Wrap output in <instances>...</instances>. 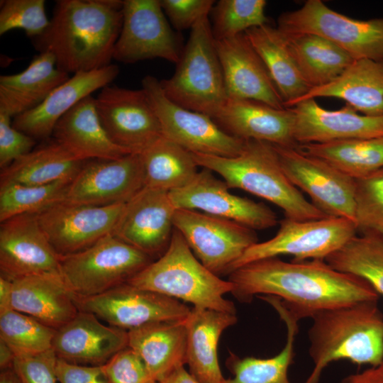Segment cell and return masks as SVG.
Returning <instances> with one entry per match:
<instances>
[{
    "mask_svg": "<svg viewBox=\"0 0 383 383\" xmlns=\"http://www.w3.org/2000/svg\"><path fill=\"white\" fill-rule=\"evenodd\" d=\"M309 353L313 370L304 383H318L333 361L379 366L383 361V315L377 301L324 310L313 317Z\"/></svg>",
    "mask_w": 383,
    "mask_h": 383,
    "instance_id": "3957f363",
    "label": "cell"
},
{
    "mask_svg": "<svg viewBox=\"0 0 383 383\" xmlns=\"http://www.w3.org/2000/svg\"><path fill=\"white\" fill-rule=\"evenodd\" d=\"M70 74L49 52H39L23 71L0 77V112L16 117L38 106Z\"/></svg>",
    "mask_w": 383,
    "mask_h": 383,
    "instance_id": "f1b7e54d",
    "label": "cell"
},
{
    "mask_svg": "<svg viewBox=\"0 0 383 383\" xmlns=\"http://www.w3.org/2000/svg\"><path fill=\"white\" fill-rule=\"evenodd\" d=\"M284 34L294 62L311 89L331 83L355 60L321 36L310 33Z\"/></svg>",
    "mask_w": 383,
    "mask_h": 383,
    "instance_id": "e575fe53",
    "label": "cell"
},
{
    "mask_svg": "<svg viewBox=\"0 0 383 383\" xmlns=\"http://www.w3.org/2000/svg\"><path fill=\"white\" fill-rule=\"evenodd\" d=\"M192 156L198 166L221 175L229 189H241L274 204L287 218L309 221L328 217L289 181L272 144L248 140L243 152L234 157L198 153Z\"/></svg>",
    "mask_w": 383,
    "mask_h": 383,
    "instance_id": "277c9868",
    "label": "cell"
},
{
    "mask_svg": "<svg viewBox=\"0 0 383 383\" xmlns=\"http://www.w3.org/2000/svg\"><path fill=\"white\" fill-rule=\"evenodd\" d=\"M325 261L333 269L367 281L383 295V236L363 232L355 235Z\"/></svg>",
    "mask_w": 383,
    "mask_h": 383,
    "instance_id": "74e56055",
    "label": "cell"
},
{
    "mask_svg": "<svg viewBox=\"0 0 383 383\" xmlns=\"http://www.w3.org/2000/svg\"><path fill=\"white\" fill-rule=\"evenodd\" d=\"M274 146L286 176L317 208L328 216L355 223L354 179L296 148Z\"/></svg>",
    "mask_w": 383,
    "mask_h": 383,
    "instance_id": "9a60e30c",
    "label": "cell"
},
{
    "mask_svg": "<svg viewBox=\"0 0 383 383\" xmlns=\"http://www.w3.org/2000/svg\"><path fill=\"white\" fill-rule=\"evenodd\" d=\"M0 383H22L13 367L1 370Z\"/></svg>",
    "mask_w": 383,
    "mask_h": 383,
    "instance_id": "db71d44e",
    "label": "cell"
},
{
    "mask_svg": "<svg viewBox=\"0 0 383 383\" xmlns=\"http://www.w3.org/2000/svg\"><path fill=\"white\" fill-rule=\"evenodd\" d=\"M56 375L60 383H109L101 366H85L57 358Z\"/></svg>",
    "mask_w": 383,
    "mask_h": 383,
    "instance_id": "c3c4849f",
    "label": "cell"
},
{
    "mask_svg": "<svg viewBox=\"0 0 383 383\" xmlns=\"http://www.w3.org/2000/svg\"><path fill=\"white\" fill-rule=\"evenodd\" d=\"M125 205L91 206L63 201L36 216L55 250L65 256L87 249L112 233Z\"/></svg>",
    "mask_w": 383,
    "mask_h": 383,
    "instance_id": "2e32d148",
    "label": "cell"
},
{
    "mask_svg": "<svg viewBox=\"0 0 383 383\" xmlns=\"http://www.w3.org/2000/svg\"><path fill=\"white\" fill-rule=\"evenodd\" d=\"M265 301L274 308L286 324L285 345L277 355L269 358H241L231 353L226 365L233 377L226 379L224 383H292L288 377V370L294 358L299 319L281 304L277 297L268 296Z\"/></svg>",
    "mask_w": 383,
    "mask_h": 383,
    "instance_id": "836d02e7",
    "label": "cell"
},
{
    "mask_svg": "<svg viewBox=\"0 0 383 383\" xmlns=\"http://www.w3.org/2000/svg\"><path fill=\"white\" fill-rule=\"evenodd\" d=\"M56 330L14 309L0 313V339L15 357L35 355L52 349Z\"/></svg>",
    "mask_w": 383,
    "mask_h": 383,
    "instance_id": "ab89813d",
    "label": "cell"
},
{
    "mask_svg": "<svg viewBox=\"0 0 383 383\" xmlns=\"http://www.w3.org/2000/svg\"><path fill=\"white\" fill-rule=\"evenodd\" d=\"M173 223L197 259L218 276L229 274L245 251L257 243L254 230L196 210L177 209Z\"/></svg>",
    "mask_w": 383,
    "mask_h": 383,
    "instance_id": "8fae6325",
    "label": "cell"
},
{
    "mask_svg": "<svg viewBox=\"0 0 383 383\" xmlns=\"http://www.w3.org/2000/svg\"><path fill=\"white\" fill-rule=\"evenodd\" d=\"M355 181L357 229L383 236V167Z\"/></svg>",
    "mask_w": 383,
    "mask_h": 383,
    "instance_id": "b9f144b4",
    "label": "cell"
},
{
    "mask_svg": "<svg viewBox=\"0 0 383 383\" xmlns=\"http://www.w3.org/2000/svg\"><path fill=\"white\" fill-rule=\"evenodd\" d=\"M72 182L45 185L0 184L1 223L22 214H37L65 200Z\"/></svg>",
    "mask_w": 383,
    "mask_h": 383,
    "instance_id": "f35d334b",
    "label": "cell"
},
{
    "mask_svg": "<svg viewBox=\"0 0 383 383\" xmlns=\"http://www.w3.org/2000/svg\"><path fill=\"white\" fill-rule=\"evenodd\" d=\"M95 101L109 138L130 152L141 154L163 136L159 119L143 89L108 85Z\"/></svg>",
    "mask_w": 383,
    "mask_h": 383,
    "instance_id": "5bb4252c",
    "label": "cell"
},
{
    "mask_svg": "<svg viewBox=\"0 0 383 383\" xmlns=\"http://www.w3.org/2000/svg\"><path fill=\"white\" fill-rule=\"evenodd\" d=\"M265 0H220L211 9V33L215 40L244 33L254 27L267 24Z\"/></svg>",
    "mask_w": 383,
    "mask_h": 383,
    "instance_id": "60d3db41",
    "label": "cell"
},
{
    "mask_svg": "<svg viewBox=\"0 0 383 383\" xmlns=\"http://www.w3.org/2000/svg\"><path fill=\"white\" fill-rule=\"evenodd\" d=\"M157 383H201L194 378L184 367H180L172 372Z\"/></svg>",
    "mask_w": 383,
    "mask_h": 383,
    "instance_id": "816d5d0a",
    "label": "cell"
},
{
    "mask_svg": "<svg viewBox=\"0 0 383 383\" xmlns=\"http://www.w3.org/2000/svg\"><path fill=\"white\" fill-rule=\"evenodd\" d=\"M244 33L265 64L284 107L294 106L311 87L294 62L286 35L268 23L248 29Z\"/></svg>",
    "mask_w": 383,
    "mask_h": 383,
    "instance_id": "1f68e13d",
    "label": "cell"
},
{
    "mask_svg": "<svg viewBox=\"0 0 383 383\" xmlns=\"http://www.w3.org/2000/svg\"><path fill=\"white\" fill-rule=\"evenodd\" d=\"M101 367L109 383H157L143 360L128 346Z\"/></svg>",
    "mask_w": 383,
    "mask_h": 383,
    "instance_id": "ee69618b",
    "label": "cell"
},
{
    "mask_svg": "<svg viewBox=\"0 0 383 383\" xmlns=\"http://www.w3.org/2000/svg\"><path fill=\"white\" fill-rule=\"evenodd\" d=\"M45 0H4L0 9V35L21 29L31 39L42 35L50 23Z\"/></svg>",
    "mask_w": 383,
    "mask_h": 383,
    "instance_id": "7bdbcfd3",
    "label": "cell"
},
{
    "mask_svg": "<svg viewBox=\"0 0 383 383\" xmlns=\"http://www.w3.org/2000/svg\"><path fill=\"white\" fill-rule=\"evenodd\" d=\"M228 99H250L284 109L265 64L245 33L215 40Z\"/></svg>",
    "mask_w": 383,
    "mask_h": 383,
    "instance_id": "44dd1931",
    "label": "cell"
},
{
    "mask_svg": "<svg viewBox=\"0 0 383 383\" xmlns=\"http://www.w3.org/2000/svg\"><path fill=\"white\" fill-rule=\"evenodd\" d=\"M127 283L194 307L236 314L234 304L223 296L232 292L233 284L208 270L174 228L166 251Z\"/></svg>",
    "mask_w": 383,
    "mask_h": 383,
    "instance_id": "5b68a950",
    "label": "cell"
},
{
    "mask_svg": "<svg viewBox=\"0 0 383 383\" xmlns=\"http://www.w3.org/2000/svg\"><path fill=\"white\" fill-rule=\"evenodd\" d=\"M15 355L11 348L0 339V368L1 370L13 367Z\"/></svg>",
    "mask_w": 383,
    "mask_h": 383,
    "instance_id": "f5cc1de1",
    "label": "cell"
},
{
    "mask_svg": "<svg viewBox=\"0 0 383 383\" xmlns=\"http://www.w3.org/2000/svg\"><path fill=\"white\" fill-rule=\"evenodd\" d=\"M203 168L187 185L169 192L176 209L201 212L237 222L252 230L277 223L276 213L262 203L231 194L226 183Z\"/></svg>",
    "mask_w": 383,
    "mask_h": 383,
    "instance_id": "ac0fdd59",
    "label": "cell"
},
{
    "mask_svg": "<svg viewBox=\"0 0 383 383\" xmlns=\"http://www.w3.org/2000/svg\"><path fill=\"white\" fill-rule=\"evenodd\" d=\"M152 261L109 233L87 249L60 256V270L75 296L89 297L128 282Z\"/></svg>",
    "mask_w": 383,
    "mask_h": 383,
    "instance_id": "52a82bcc",
    "label": "cell"
},
{
    "mask_svg": "<svg viewBox=\"0 0 383 383\" xmlns=\"http://www.w3.org/2000/svg\"><path fill=\"white\" fill-rule=\"evenodd\" d=\"M236 322L235 313L194 306L184 320L187 329V364L190 374L199 382H225L217 347L223 331Z\"/></svg>",
    "mask_w": 383,
    "mask_h": 383,
    "instance_id": "83f0119b",
    "label": "cell"
},
{
    "mask_svg": "<svg viewBox=\"0 0 383 383\" xmlns=\"http://www.w3.org/2000/svg\"><path fill=\"white\" fill-rule=\"evenodd\" d=\"M11 116L0 112V167L4 169L33 150L35 140L15 128Z\"/></svg>",
    "mask_w": 383,
    "mask_h": 383,
    "instance_id": "7dc6e473",
    "label": "cell"
},
{
    "mask_svg": "<svg viewBox=\"0 0 383 383\" xmlns=\"http://www.w3.org/2000/svg\"><path fill=\"white\" fill-rule=\"evenodd\" d=\"M233 295L250 302L257 294L279 298L297 319L313 317L324 310L364 301H377L379 294L365 279L339 272L324 260L283 261L260 260L229 274Z\"/></svg>",
    "mask_w": 383,
    "mask_h": 383,
    "instance_id": "6da1fadb",
    "label": "cell"
},
{
    "mask_svg": "<svg viewBox=\"0 0 383 383\" xmlns=\"http://www.w3.org/2000/svg\"><path fill=\"white\" fill-rule=\"evenodd\" d=\"M94 314L79 311L56 330L52 350L57 357L69 363L102 366L128 347V331L105 325Z\"/></svg>",
    "mask_w": 383,
    "mask_h": 383,
    "instance_id": "7402d4cb",
    "label": "cell"
},
{
    "mask_svg": "<svg viewBox=\"0 0 383 383\" xmlns=\"http://www.w3.org/2000/svg\"><path fill=\"white\" fill-rule=\"evenodd\" d=\"M128 346L143 360L156 382L187 364L184 321H160L128 331Z\"/></svg>",
    "mask_w": 383,
    "mask_h": 383,
    "instance_id": "4dcf8cb0",
    "label": "cell"
},
{
    "mask_svg": "<svg viewBox=\"0 0 383 383\" xmlns=\"http://www.w3.org/2000/svg\"><path fill=\"white\" fill-rule=\"evenodd\" d=\"M162 9L177 30L192 29L203 17L209 16L213 0H160Z\"/></svg>",
    "mask_w": 383,
    "mask_h": 383,
    "instance_id": "bcb514c9",
    "label": "cell"
},
{
    "mask_svg": "<svg viewBox=\"0 0 383 383\" xmlns=\"http://www.w3.org/2000/svg\"><path fill=\"white\" fill-rule=\"evenodd\" d=\"M227 133L244 140H255L296 148L294 113L292 108L276 109L250 99H228L213 118Z\"/></svg>",
    "mask_w": 383,
    "mask_h": 383,
    "instance_id": "cb8c5ba5",
    "label": "cell"
},
{
    "mask_svg": "<svg viewBox=\"0 0 383 383\" xmlns=\"http://www.w3.org/2000/svg\"><path fill=\"white\" fill-rule=\"evenodd\" d=\"M12 308L55 330L79 311L61 274H41L12 280Z\"/></svg>",
    "mask_w": 383,
    "mask_h": 383,
    "instance_id": "484cf974",
    "label": "cell"
},
{
    "mask_svg": "<svg viewBox=\"0 0 383 383\" xmlns=\"http://www.w3.org/2000/svg\"><path fill=\"white\" fill-rule=\"evenodd\" d=\"M118 73L119 68L114 64L76 73L54 89L38 106L14 117L12 125L35 140L47 139L67 111L94 91L110 85Z\"/></svg>",
    "mask_w": 383,
    "mask_h": 383,
    "instance_id": "d4e9b609",
    "label": "cell"
},
{
    "mask_svg": "<svg viewBox=\"0 0 383 383\" xmlns=\"http://www.w3.org/2000/svg\"><path fill=\"white\" fill-rule=\"evenodd\" d=\"M52 136L76 158L113 160L131 154L114 144L99 120L91 95L83 99L56 123Z\"/></svg>",
    "mask_w": 383,
    "mask_h": 383,
    "instance_id": "4316f807",
    "label": "cell"
},
{
    "mask_svg": "<svg viewBox=\"0 0 383 383\" xmlns=\"http://www.w3.org/2000/svg\"><path fill=\"white\" fill-rule=\"evenodd\" d=\"M60 260L36 214L16 216L1 223V277L12 281L34 274H60Z\"/></svg>",
    "mask_w": 383,
    "mask_h": 383,
    "instance_id": "ffe728a7",
    "label": "cell"
},
{
    "mask_svg": "<svg viewBox=\"0 0 383 383\" xmlns=\"http://www.w3.org/2000/svg\"><path fill=\"white\" fill-rule=\"evenodd\" d=\"M113 59L126 64L160 58L177 63L182 51L160 0H125Z\"/></svg>",
    "mask_w": 383,
    "mask_h": 383,
    "instance_id": "4fadbf2b",
    "label": "cell"
},
{
    "mask_svg": "<svg viewBox=\"0 0 383 383\" xmlns=\"http://www.w3.org/2000/svg\"><path fill=\"white\" fill-rule=\"evenodd\" d=\"M176 208L169 192L145 187L129 201L112 234L152 258L167 249Z\"/></svg>",
    "mask_w": 383,
    "mask_h": 383,
    "instance_id": "d6986e66",
    "label": "cell"
},
{
    "mask_svg": "<svg viewBox=\"0 0 383 383\" xmlns=\"http://www.w3.org/2000/svg\"><path fill=\"white\" fill-rule=\"evenodd\" d=\"M291 108L298 145L383 136V115L366 116L348 104L338 110H327L315 99L301 101Z\"/></svg>",
    "mask_w": 383,
    "mask_h": 383,
    "instance_id": "603a6c76",
    "label": "cell"
},
{
    "mask_svg": "<svg viewBox=\"0 0 383 383\" xmlns=\"http://www.w3.org/2000/svg\"><path fill=\"white\" fill-rule=\"evenodd\" d=\"M57 360L52 348L35 355L15 357L13 368L22 383H57Z\"/></svg>",
    "mask_w": 383,
    "mask_h": 383,
    "instance_id": "f6af8a7d",
    "label": "cell"
},
{
    "mask_svg": "<svg viewBox=\"0 0 383 383\" xmlns=\"http://www.w3.org/2000/svg\"><path fill=\"white\" fill-rule=\"evenodd\" d=\"M123 1L57 0L45 32L33 38L39 52H49L67 74L111 65L120 35Z\"/></svg>",
    "mask_w": 383,
    "mask_h": 383,
    "instance_id": "7a4b0ae2",
    "label": "cell"
},
{
    "mask_svg": "<svg viewBox=\"0 0 383 383\" xmlns=\"http://www.w3.org/2000/svg\"><path fill=\"white\" fill-rule=\"evenodd\" d=\"M142 89L155 110L165 138L192 153L234 157L243 152L246 140L227 133L210 116L170 100L156 77H144Z\"/></svg>",
    "mask_w": 383,
    "mask_h": 383,
    "instance_id": "30bf717a",
    "label": "cell"
},
{
    "mask_svg": "<svg viewBox=\"0 0 383 383\" xmlns=\"http://www.w3.org/2000/svg\"><path fill=\"white\" fill-rule=\"evenodd\" d=\"M379 367L383 371V361L379 365Z\"/></svg>",
    "mask_w": 383,
    "mask_h": 383,
    "instance_id": "11a10c76",
    "label": "cell"
},
{
    "mask_svg": "<svg viewBox=\"0 0 383 383\" xmlns=\"http://www.w3.org/2000/svg\"><path fill=\"white\" fill-rule=\"evenodd\" d=\"M85 162L76 158L53 140L1 169L0 184L45 185L72 182Z\"/></svg>",
    "mask_w": 383,
    "mask_h": 383,
    "instance_id": "d6a6232c",
    "label": "cell"
},
{
    "mask_svg": "<svg viewBox=\"0 0 383 383\" xmlns=\"http://www.w3.org/2000/svg\"><path fill=\"white\" fill-rule=\"evenodd\" d=\"M277 28L285 34L321 36L355 60L383 61V18L355 19L332 10L321 0H307L299 9L282 13Z\"/></svg>",
    "mask_w": 383,
    "mask_h": 383,
    "instance_id": "ba28073f",
    "label": "cell"
},
{
    "mask_svg": "<svg viewBox=\"0 0 383 383\" xmlns=\"http://www.w3.org/2000/svg\"><path fill=\"white\" fill-rule=\"evenodd\" d=\"M145 187L141 154L89 160L70 183L65 201L91 206L126 204Z\"/></svg>",
    "mask_w": 383,
    "mask_h": 383,
    "instance_id": "e0dca14e",
    "label": "cell"
},
{
    "mask_svg": "<svg viewBox=\"0 0 383 383\" xmlns=\"http://www.w3.org/2000/svg\"><path fill=\"white\" fill-rule=\"evenodd\" d=\"M13 309L12 281L0 276V313Z\"/></svg>",
    "mask_w": 383,
    "mask_h": 383,
    "instance_id": "f907efd6",
    "label": "cell"
},
{
    "mask_svg": "<svg viewBox=\"0 0 383 383\" xmlns=\"http://www.w3.org/2000/svg\"><path fill=\"white\" fill-rule=\"evenodd\" d=\"M319 97L342 99L356 111L366 116H382L383 61L355 60L335 80L310 89L295 104Z\"/></svg>",
    "mask_w": 383,
    "mask_h": 383,
    "instance_id": "f546056e",
    "label": "cell"
},
{
    "mask_svg": "<svg viewBox=\"0 0 383 383\" xmlns=\"http://www.w3.org/2000/svg\"><path fill=\"white\" fill-rule=\"evenodd\" d=\"M141 155L145 187L170 192L187 185L198 173L192 153L163 136Z\"/></svg>",
    "mask_w": 383,
    "mask_h": 383,
    "instance_id": "8d00e7d4",
    "label": "cell"
},
{
    "mask_svg": "<svg viewBox=\"0 0 383 383\" xmlns=\"http://www.w3.org/2000/svg\"><path fill=\"white\" fill-rule=\"evenodd\" d=\"M79 311L126 331L160 321H184L191 311L180 301L128 283L89 297L75 296Z\"/></svg>",
    "mask_w": 383,
    "mask_h": 383,
    "instance_id": "7c38bea8",
    "label": "cell"
},
{
    "mask_svg": "<svg viewBox=\"0 0 383 383\" xmlns=\"http://www.w3.org/2000/svg\"><path fill=\"white\" fill-rule=\"evenodd\" d=\"M340 383H383V371L379 366L372 367L345 377Z\"/></svg>",
    "mask_w": 383,
    "mask_h": 383,
    "instance_id": "681fc988",
    "label": "cell"
},
{
    "mask_svg": "<svg viewBox=\"0 0 383 383\" xmlns=\"http://www.w3.org/2000/svg\"><path fill=\"white\" fill-rule=\"evenodd\" d=\"M208 16L191 29L174 74L160 82L170 100L213 118L228 97Z\"/></svg>",
    "mask_w": 383,
    "mask_h": 383,
    "instance_id": "8992f818",
    "label": "cell"
},
{
    "mask_svg": "<svg viewBox=\"0 0 383 383\" xmlns=\"http://www.w3.org/2000/svg\"><path fill=\"white\" fill-rule=\"evenodd\" d=\"M304 154L318 157L354 179L383 167V136L298 145Z\"/></svg>",
    "mask_w": 383,
    "mask_h": 383,
    "instance_id": "d590c367",
    "label": "cell"
},
{
    "mask_svg": "<svg viewBox=\"0 0 383 383\" xmlns=\"http://www.w3.org/2000/svg\"><path fill=\"white\" fill-rule=\"evenodd\" d=\"M355 223L343 218L326 217L296 221L285 218L271 239L248 248L231 272L245 265L279 255H292L294 261L326 260L356 235Z\"/></svg>",
    "mask_w": 383,
    "mask_h": 383,
    "instance_id": "9c48e42d",
    "label": "cell"
}]
</instances>
